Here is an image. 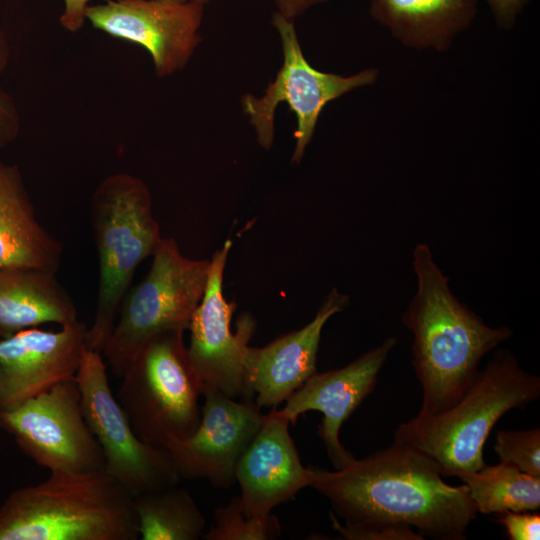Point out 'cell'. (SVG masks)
<instances>
[{"label": "cell", "mask_w": 540, "mask_h": 540, "mask_svg": "<svg viewBox=\"0 0 540 540\" xmlns=\"http://www.w3.org/2000/svg\"><path fill=\"white\" fill-rule=\"evenodd\" d=\"M312 473L310 487L348 524H405L424 538L464 540L478 514L464 484L449 485L434 461L394 441L341 469Z\"/></svg>", "instance_id": "obj_1"}, {"label": "cell", "mask_w": 540, "mask_h": 540, "mask_svg": "<svg viewBox=\"0 0 540 540\" xmlns=\"http://www.w3.org/2000/svg\"><path fill=\"white\" fill-rule=\"evenodd\" d=\"M412 257L417 290L402 322L413 335L412 366L422 388L418 414L433 415L466 393L482 358L509 339L512 330L487 325L454 295L426 243L417 244Z\"/></svg>", "instance_id": "obj_2"}, {"label": "cell", "mask_w": 540, "mask_h": 540, "mask_svg": "<svg viewBox=\"0 0 540 540\" xmlns=\"http://www.w3.org/2000/svg\"><path fill=\"white\" fill-rule=\"evenodd\" d=\"M137 539L133 497L104 469L52 471L0 507V540Z\"/></svg>", "instance_id": "obj_3"}, {"label": "cell", "mask_w": 540, "mask_h": 540, "mask_svg": "<svg viewBox=\"0 0 540 540\" xmlns=\"http://www.w3.org/2000/svg\"><path fill=\"white\" fill-rule=\"evenodd\" d=\"M539 396L540 378L526 372L512 352L498 350L453 406L399 424L394 442L429 457L442 476L474 472L486 465L484 445L497 421Z\"/></svg>", "instance_id": "obj_4"}, {"label": "cell", "mask_w": 540, "mask_h": 540, "mask_svg": "<svg viewBox=\"0 0 540 540\" xmlns=\"http://www.w3.org/2000/svg\"><path fill=\"white\" fill-rule=\"evenodd\" d=\"M97 249L99 283L88 349L102 352L116 322V313L137 267L159 246L162 236L152 212L146 184L124 172L104 178L90 203Z\"/></svg>", "instance_id": "obj_5"}, {"label": "cell", "mask_w": 540, "mask_h": 540, "mask_svg": "<svg viewBox=\"0 0 540 540\" xmlns=\"http://www.w3.org/2000/svg\"><path fill=\"white\" fill-rule=\"evenodd\" d=\"M121 379L117 400L144 442L164 449L170 438L195 432L202 385L189 361L184 331H165L147 341Z\"/></svg>", "instance_id": "obj_6"}, {"label": "cell", "mask_w": 540, "mask_h": 540, "mask_svg": "<svg viewBox=\"0 0 540 540\" xmlns=\"http://www.w3.org/2000/svg\"><path fill=\"white\" fill-rule=\"evenodd\" d=\"M145 278L123 298L102 354L121 378L140 348L169 330L186 331L205 292L210 260L185 257L173 238H162Z\"/></svg>", "instance_id": "obj_7"}, {"label": "cell", "mask_w": 540, "mask_h": 540, "mask_svg": "<svg viewBox=\"0 0 540 540\" xmlns=\"http://www.w3.org/2000/svg\"><path fill=\"white\" fill-rule=\"evenodd\" d=\"M272 23L281 38L282 66L262 96L245 94L241 104L254 127L258 143L266 150L274 141L277 106L283 102L289 106L297 119L292 161L299 163L324 107L354 89L373 84L378 78V71L375 68L364 69L350 76L319 71L305 58L294 21L275 12Z\"/></svg>", "instance_id": "obj_8"}, {"label": "cell", "mask_w": 540, "mask_h": 540, "mask_svg": "<svg viewBox=\"0 0 540 540\" xmlns=\"http://www.w3.org/2000/svg\"><path fill=\"white\" fill-rule=\"evenodd\" d=\"M84 418L104 457V471L132 497L181 480L167 451L144 442L113 395L100 352L85 349L75 374Z\"/></svg>", "instance_id": "obj_9"}, {"label": "cell", "mask_w": 540, "mask_h": 540, "mask_svg": "<svg viewBox=\"0 0 540 540\" xmlns=\"http://www.w3.org/2000/svg\"><path fill=\"white\" fill-rule=\"evenodd\" d=\"M0 428L28 457L51 472L104 467L102 450L83 415L75 376L1 410Z\"/></svg>", "instance_id": "obj_10"}, {"label": "cell", "mask_w": 540, "mask_h": 540, "mask_svg": "<svg viewBox=\"0 0 540 540\" xmlns=\"http://www.w3.org/2000/svg\"><path fill=\"white\" fill-rule=\"evenodd\" d=\"M232 240L214 252L203 297L190 321L189 361L202 389L211 387L225 395L244 399L243 362L246 348L256 328L255 319L242 314L237 329L231 331L236 309L223 293V279Z\"/></svg>", "instance_id": "obj_11"}, {"label": "cell", "mask_w": 540, "mask_h": 540, "mask_svg": "<svg viewBox=\"0 0 540 540\" xmlns=\"http://www.w3.org/2000/svg\"><path fill=\"white\" fill-rule=\"evenodd\" d=\"M204 6L165 0H106L89 5L86 20L112 37L145 48L156 75L167 77L184 69L195 52Z\"/></svg>", "instance_id": "obj_12"}, {"label": "cell", "mask_w": 540, "mask_h": 540, "mask_svg": "<svg viewBox=\"0 0 540 540\" xmlns=\"http://www.w3.org/2000/svg\"><path fill=\"white\" fill-rule=\"evenodd\" d=\"M200 423L184 439L170 438L167 451L181 479L207 480L227 489L235 481L237 462L263 421L253 400L237 401L211 387L202 389Z\"/></svg>", "instance_id": "obj_13"}, {"label": "cell", "mask_w": 540, "mask_h": 540, "mask_svg": "<svg viewBox=\"0 0 540 540\" xmlns=\"http://www.w3.org/2000/svg\"><path fill=\"white\" fill-rule=\"evenodd\" d=\"M395 345L396 338L388 337L344 367L316 372L285 401L282 409L276 408L292 425L308 411L322 413L317 434L335 469L355 459L340 442V429L375 388L380 370Z\"/></svg>", "instance_id": "obj_14"}, {"label": "cell", "mask_w": 540, "mask_h": 540, "mask_svg": "<svg viewBox=\"0 0 540 540\" xmlns=\"http://www.w3.org/2000/svg\"><path fill=\"white\" fill-rule=\"evenodd\" d=\"M88 328L81 322L58 331L38 327L0 339V411L75 376L87 349Z\"/></svg>", "instance_id": "obj_15"}, {"label": "cell", "mask_w": 540, "mask_h": 540, "mask_svg": "<svg viewBox=\"0 0 540 540\" xmlns=\"http://www.w3.org/2000/svg\"><path fill=\"white\" fill-rule=\"evenodd\" d=\"M349 297L332 288L314 318L263 347L248 346L243 362L244 400L277 408L317 371V353L326 322L345 309Z\"/></svg>", "instance_id": "obj_16"}, {"label": "cell", "mask_w": 540, "mask_h": 540, "mask_svg": "<svg viewBox=\"0 0 540 540\" xmlns=\"http://www.w3.org/2000/svg\"><path fill=\"white\" fill-rule=\"evenodd\" d=\"M289 421L276 408L263 421L235 469L239 505L248 517H263L310 487L312 467H304L289 433Z\"/></svg>", "instance_id": "obj_17"}, {"label": "cell", "mask_w": 540, "mask_h": 540, "mask_svg": "<svg viewBox=\"0 0 540 540\" xmlns=\"http://www.w3.org/2000/svg\"><path fill=\"white\" fill-rule=\"evenodd\" d=\"M478 0H371L370 14L405 47L443 52L473 22Z\"/></svg>", "instance_id": "obj_18"}, {"label": "cell", "mask_w": 540, "mask_h": 540, "mask_svg": "<svg viewBox=\"0 0 540 540\" xmlns=\"http://www.w3.org/2000/svg\"><path fill=\"white\" fill-rule=\"evenodd\" d=\"M78 322L76 306L56 272L31 266L0 268V339L46 323Z\"/></svg>", "instance_id": "obj_19"}, {"label": "cell", "mask_w": 540, "mask_h": 540, "mask_svg": "<svg viewBox=\"0 0 540 540\" xmlns=\"http://www.w3.org/2000/svg\"><path fill=\"white\" fill-rule=\"evenodd\" d=\"M62 250L38 222L19 167L0 161V268L31 266L56 272Z\"/></svg>", "instance_id": "obj_20"}, {"label": "cell", "mask_w": 540, "mask_h": 540, "mask_svg": "<svg viewBox=\"0 0 540 540\" xmlns=\"http://www.w3.org/2000/svg\"><path fill=\"white\" fill-rule=\"evenodd\" d=\"M142 540H198L206 520L191 494L177 485L133 497Z\"/></svg>", "instance_id": "obj_21"}, {"label": "cell", "mask_w": 540, "mask_h": 540, "mask_svg": "<svg viewBox=\"0 0 540 540\" xmlns=\"http://www.w3.org/2000/svg\"><path fill=\"white\" fill-rule=\"evenodd\" d=\"M456 477L467 487L478 513L531 512L540 507V477L526 474L512 465L503 462L486 464L477 471Z\"/></svg>", "instance_id": "obj_22"}, {"label": "cell", "mask_w": 540, "mask_h": 540, "mask_svg": "<svg viewBox=\"0 0 540 540\" xmlns=\"http://www.w3.org/2000/svg\"><path fill=\"white\" fill-rule=\"evenodd\" d=\"M282 526L272 513L263 517L243 514L238 496L226 506L215 509L213 524L203 534L205 540H273L280 537Z\"/></svg>", "instance_id": "obj_23"}, {"label": "cell", "mask_w": 540, "mask_h": 540, "mask_svg": "<svg viewBox=\"0 0 540 540\" xmlns=\"http://www.w3.org/2000/svg\"><path fill=\"white\" fill-rule=\"evenodd\" d=\"M494 451L501 462L540 477V429L499 430Z\"/></svg>", "instance_id": "obj_24"}, {"label": "cell", "mask_w": 540, "mask_h": 540, "mask_svg": "<svg viewBox=\"0 0 540 540\" xmlns=\"http://www.w3.org/2000/svg\"><path fill=\"white\" fill-rule=\"evenodd\" d=\"M333 529L345 540H423L411 526L395 523L342 524L331 512Z\"/></svg>", "instance_id": "obj_25"}, {"label": "cell", "mask_w": 540, "mask_h": 540, "mask_svg": "<svg viewBox=\"0 0 540 540\" xmlns=\"http://www.w3.org/2000/svg\"><path fill=\"white\" fill-rule=\"evenodd\" d=\"M496 520L511 540H539L540 515L527 512L506 511L497 514Z\"/></svg>", "instance_id": "obj_26"}, {"label": "cell", "mask_w": 540, "mask_h": 540, "mask_svg": "<svg viewBox=\"0 0 540 540\" xmlns=\"http://www.w3.org/2000/svg\"><path fill=\"white\" fill-rule=\"evenodd\" d=\"M20 129L21 121L17 106L0 84V148L16 140Z\"/></svg>", "instance_id": "obj_27"}, {"label": "cell", "mask_w": 540, "mask_h": 540, "mask_svg": "<svg viewBox=\"0 0 540 540\" xmlns=\"http://www.w3.org/2000/svg\"><path fill=\"white\" fill-rule=\"evenodd\" d=\"M532 0H485L496 23L503 29L514 26L518 16Z\"/></svg>", "instance_id": "obj_28"}, {"label": "cell", "mask_w": 540, "mask_h": 540, "mask_svg": "<svg viewBox=\"0 0 540 540\" xmlns=\"http://www.w3.org/2000/svg\"><path fill=\"white\" fill-rule=\"evenodd\" d=\"M89 1L64 0V10L59 18V22L65 30L75 33L83 27Z\"/></svg>", "instance_id": "obj_29"}, {"label": "cell", "mask_w": 540, "mask_h": 540, "mask_svg": "<svg viewBox=\"0 0 540 540\" xmlns=\"http://www.w3.org/2000/svg\"><path fill=\"white\" fill-rule=\"evenodd\" d=\"M325 1L327 0H274L277 6L276 12L293 21L312 6Z\"/></svg>", "instance_id": "obj_30"}, {"label": "cell", "mask_w": 540, "mask_h": 540, "mask_svg": "<svg viewBox=\"0 0 540 540\" xmlns=\"http://www.w3.org/2000/svg\"><path fill=\"white\" fill-rule=\"evenodd\" d=\"M10 57V49L8 41L0 28V74L5 70L8 65Z\"/></svg>", "instance_id": "obj_31"}, {"label": "cell", "mask_w": 540, "mask_h": 540, "mask_svg": "<svg viewBox=\"0 0 540 540\" xmlns=\"http://www.w3.org/2000/svg\"><path fill=\"white\" fill-rule=\"evenodd\" d=\"M165 1H176V2H197L201 4H206L209 0H165Z\"/></svg>", "instance_id": "obj_32"}]
</instances>
